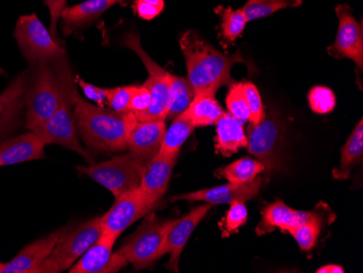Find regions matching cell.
I'll return each mask as SVG.
<instances>
[{"label":"cell","mask_w":363,"mask_h":273,"mask_svg":"<svg viewBox=\"0 0 363 273\" xmlns=\"http://www.w3.org/2000/svg\"><path fill=\"white\" fill-rule=\"evenodd\" d=\"M134 9H135L136 13L138 17L142 18L144 20H152L161 13L160 10L158 8L154 7V6L148 5V4L144 3L142 0H136L135 5H134Z\"/></svg>","instance_id":"ab89813d"},{"label":"cell","mask_w":363,"mask_h":273,"mask_svg":"<svg viewBox=\"0 0 363 273\" xmlns=\"http://www.w3.org/2000/svg\"><path fill=\"white\" fill-rule=\"evenodd\" d=\"M14 38L30 66L65 58V50L35 13L19 18L16 21Z\"/></svg>","instance_id":"52a82bcc"},{"label":"cell","mask_w":363,"mask_h":273,"mask_svg":"<svg viewBox=\"0 0 363 273\" xmlns=\"http://www.w3.org/2000/svg\"><path fill=\"white\" fill-rule=\"evenodd\" d=\"M101 233V217L93 218L70 229L61 230L52 255L40 266L38 272L69 270L99 240Z\"/></svg>","instance_id":"5b68a950"},{"label":"cell","mask_w":363,"mask_h":273,"mask_svg":"<svg viewBox=\"0 0 363 273\" xmlns=\"http://www.w3.org/2000/svg\"><path fill=\"white\" fill-rule=\"evenodd\" d=\"M144 3L148 4V5L154 6V7L158 8L160 11L164 9V1L163 0H142Z\"/></svg>","instance_id":"b9f144b4"},{"label":"cell","mask_w":363,"mask_h":273,"mask_svg":"<svg viewBox=\"0 0 363 273\" xmlns=\"http://www.w3.org/2000/svg\"><path fill=\"white\" fill-rule=\"evenodd\" d=\"M152 104V95L150 89L145 85L143 87H136L130 103V111L133 112L134 115H138L142 112L146 111Z\"/></svg>","instance_id":"8d00e7d4"},{"label":"cell","mask_w":363,"mask_h":273,"mask_svg":"<svg viewBox=\"0 0 363 273\" xmlns=\"http://www.w3.org/2000/svg\"><path fill=\"white\" fill-rule=\"evenodd\" d=\"M44 140L33 132L8 138L0 143V167L45 158Z\"/></svg>","instance_id":"44dd1931"},{"label":"cell","mask_w":363,"mask_h":273,"mask_svg":"<svg viewBox=\"0 0 363 273\" xmlns=\"http://www.w3.org/2000/svg\"><path fill=\"white\" fill-rule=\"evenodd\" d=\"M177 157L179 154H157L143 171L140 189L145 201L154 209L168 189Z\"/></svg>","instance_id":"9a60e30c"},{"label":"cell","mask_w":363,"mask_h":273,"mask_svg":"<svg viewBox=\"0 0 363 273\" xmlns=\"http://www.w3.org/2000/svg\"><path fill=\"white\" fill-rule=\"evenodd\" d=\"M4 262H0V269H1V267H3Z\"/></svg>","instance_id":"ee69618b"},{"label":"cell","mask_w":363,"mask_h":273,"mask_svg":"<svg viewBox=\"0 0 363 273\" xmlns=\"http://www.w3.org/2000/svg\"><path fill=\"white\" fill-rule=\"evenodd\" d=\"M172 121L168 131H166V134L163 136L159 155L179 154L182 146L184 145V143L196 128L184 112Z\"/></svg>","instance_id":"484cf974"},{"label":"cell","mask_w":363,"mask_h":273,"mask_svg":"<svg viewBox=\"0 0 363 273\" xmlns=\"http://www.w3.org/2000/svg\"><path fill=\"white\" fill-rule=\"evenodd\" d=\"M195 128L217 123L223 117V108L214 99V96L198 94L195 95L189 108L184 111Z\"/></svg>","instance_id":"cb8c5ba5"},{"label":"cell","mask_w":363,"mask_h":273,"mask_svg":"<svg viewBox=\"0 0 363 273\" xmlns=\"http://www.w3.org/2000/svg\"><path fill=\"white\" fill-rule=\"evenodd\" d=\"M179 46L186 62L187 79L195 95L214 96L220 87L230 84V70L238 62V56L222 54L191 30L181 36Z\"/></svg>","instance_id":"7a4b0ae2"},{"label":"cell","mask_w":363,"mask_h":273,"mask_svg":"<svg viewBox=\"0 0 363 273\" xmlns=\"http://www.w3.org/2000/svg\"><path fill=\"white\" fill-rule=\"evenodd\" d=\"M150 162L128 152L113 157L108 162L91 165L89 167H77V171L93 179L101 186L109 189L114 199L124 193L133 191L140 185L143 171Z\"/></svg>","instance_id":"8992f818"},{"label":"cell","mask_w":363,"mask_h":273,"mask_svg":"<svg viewBox=\"0 0 363 273\" xmlns=\"http://www.w3.org/2000/svg\"><path fill=\"white\" fill-rule=\"evenodd\" d=\"M226 106L232 117L244 126L250 121V108L247 105L242 83H234L226 96Z\"/></svg>","instance_id":"1f68e13d"},{"label":"cell","mask_w":363,"mask_h":273,"mask_svg":"<svg viewBox=\"0 0 363 273\" xmlns=\"http://www.w3.org/2000/svg\"><path fill=\"white\" fill-rule=\"evenodd\" d=\"M60 231H55L26 246L13 260L4 262L0 273H38L40 266L52 255L58 242Z\"/></svg>","instance_id":"d6986e66"},{"label":"cell","mask_w":363,"mask_h":273,"mask_svg":"<svg viewBox=\"0 0 363 273\" xmlns=\"http://www.w3.org/2000/svg\"><path fill=\"white\" fill-rule=\"evenodd\" d=\"M263 179L257 177L254 180L248 182L234 184L230 183L222 186L211 187V189H201V191H191L186 194H179L173 197V201H205L210 205H220V204H232L234 201H245L255 199L259 194Z\"/></svg>","instance_id":"2e32d148"},{"label":"cell","mask_w":363,"mask_h":273,"mask_svg":"<svg viewBox=\"0 0 363 273\" xmlns=\"http://www.w3.org/2000/svg\"><path fill=\"white\" fill-rule=\"evenodd\" d=\"M310 108L319 115H326L333 111L336 106L335 95L332 89L325 87H315L308 95Z\"/></svg>","instance_id":"d6a6232c"},{"label":"cell","mask_w":363,"mask_h":273,"mask_svg":"<svg viewBox=\"0 0 363 273\" xmlns=\"http://www.w3.org/2000/svg\"><path fill=\"white\" fill-rule=\"evenodd\" d=\"M324 219L325 217H321L289 230V233H291L301 250L308 252L315 247L323 227Z\"/></svg>","instance_id":"4dcf8cb0"},{"label":"cell","mask_w":363,"mask_h":273,"mask_svg":"<svg viewBox=\"0 0 363 273\" xmlns=\"http://www.w3.org/2000/svg\"><path fill=\"white\" fill-rule=\"evenodd\" d=\"M264 172V166L257 159H238L233 164L224 167L219 171L220 174L230 183L240 184L254 180L260 173Z\"/></svg>","instance_id":"83f0119b"},{"label":"cell","mask_w":363,"mask_h":273,"mask_svg":"<svg viewBox=\"0 0 363 273\" xmlns=\"http://www.w3.org/2000/svg\"><path fill=\"white\" fill-rule=\"evenodd\" d=\"M248 152L264 166L266 182L281 168L282 124L274 115L264 118L260 123L250 124L247 134Z\"/></svg>","instance_id":"30bf717a"},{"label":"cell","mask_w":363,"mask_h":273,"mask_svg":"<svg viewBox=\"0 0 363 273\" xmlns=\"http://www.w3.org/2000/svg\"><path fill=\"white\" fill-rule=\"evenodd\" d=\"M111 1L113 3V5H116V4L125 3L126 0H111Z\"/></svg>","instance_id":"7bdbcfd3"},{"label":"cell","mask_w":363,"mask_h":273,"mask_svg":"<svg viewBox=\"0 0 363 273\" xmlns=\"http://www.w3.org/2000/svg\"><path fill=\"white\" fill-rule=\"evenodd\" d=\"M219 12L222 17V35L228 42H235L242 35L248 22L244 12L242 9L230 8H219Z\"/></svg>","instance_id":"f546056e"},{"label":"cell","mask_w":363,"mask_h":273,"mask_svg":"<svg viewBox=\"0 0 363 273\" xmlns=\"http://www.w3.org/2000/svg\"><path fill=\"white\" fill-rule=\"evenodd\" d=\"M247 219H248V213L242 201H234L230 204V209L221 223L223 238H228L230 234L238 232V229L246 223Z\"/></svg>","instance_id":"836d02e7"},{"label":"cell","mask_w":363,"mask_h":273,"mask_svg":"<svg viewBox=\"0 0 363 273\" xmlns=\"http://www.w3.org/2000/svg\"><path fill=\"white\" fill-rule=\"evenodd\" d=\"M75 83L79 85L87 99L97 104V106L105 107V103L107 101V89H101V87H95V85L89 84L81 77H77Z\"/></svg>","instance_id":"74e56055"},{"label":"cell","mask_w":363,"mask_h":273,"mask_svg":"<svg viewBox=\"0 0 363 273\" xmlns=\"http://www.w3.org/2000/svg\"><path fill=\"white\" fill-rule=\"evenodd\" d=\"M123 46L134 50L146 67L148 79L145 87L150 89L152 104L146 111L135 115L138 121L163 120L166 121L170 108V73L158 66L140 46V36L130 33L124 38Z\"/></svg>","instance_id":"9c48e42d"},{"label":"cell","mask_w":363,"mask_h":273,"mask_svg":"<svg viewBox=\"0 0 363 273\" xmlns=\"http://www.w3.org/2000/svg\"><path fill=\"white\" fill-rule=\"evenodd\" d=\"M217 138L216 150L224 156H230L240 148L247 147L248 140L244 131V126L230 113H224L217 122Z\"/></svg>","instance_id":"603a6c76"},{"label":"cell","mask_w":363,"mask_h":273,"mask_svg":"<svg viewBox=\"0 0 363 273\" xmlns=\"http://www.w3.org/2000/svg\"><path fill=\"white\" fill-rule=\"evenodd\" d=\"M363 155V123L359 121L347 142L340 152V166L333 171V177L337 180L350 178L352 169L362 160Z\"/></svg>","instance_id":"d4e9b609"},{"label":"cell","mask_w":363,"mask_h":273,"mask_svg":"<svg viewBox=\"0 0 363 273\" xmlns=\"http://www.w3.org/2000/svg\"><path fill=\"white\" fill-rule=\"evenodd\" d=\"M54 65L61 85L60 105L52 113V117H49L44 123L30 132L38 134L46 145L57 144L67 150H73L84 157L89 164L93 165V156L89 154V150H85L79 144V138H77L74 111H72L77 91L75 89L74 81L71 77L68 63L65 62V58H63L61 60L55 61Z\"/></svg>","instance_id":"3957f363"},{"label":"cell","mask_w":363,"mask_h":273,"mask_svg":"<svg viewBox=\"0 0 363 273\" xmlns=\"http://www.w3.org/2000/svg\"><path fill=\"white\" fill-rule=\"evenodd\" d=\"M74 120L82 140L93 150L107 152L128 150V134L138 121L133 112H117L91 105L79 94L75 99Z\"/></svg>","instance_id":"6da1fadb"},{"label":"cell","mask_w":363,"mask_h":273,"mask_svg":"<svg viewBox=\"0 0 363 273\" xmlns=\"http://www.w3.org/2000/svg\"><path fill=\"white\" fill-rule=\"evenodd\" d=\"M136 87H116L107 89V103L110 109L117 112L130 111V103Z\"/></svg>","instance_id":"d590c367"},{"label":"cell","mask_w":363,"mask_h":273,"mask_svg":"<svg viewBox=\"0 0 363 273\" xmlns=\"http://www.w3.org/2000/svg\"><path fill=\"white\" fill-rule=\"evenodd\" d=\"M245 96H246L247 105L250 108V121L252 124L260 123L266 118V112L263 108L262 99L256 85L252 83H242Z\"/></svg>","instance_id":"e575fe53"},{"label":"cell","mask_w":363,"mask_h":273,"mask_svg":"<svg viewBox=\"0 0 363 273\" xmlns=\"http://www.w3.org/2000/svg\"><path fill=\"white\" fill-rule=\"evenodd\" d=\"M50 12V33L57 40V24L65 8L67 0H44Z\"/></svg>","instance_id":"f35d334b"},{"label":"cell","mask_w":363,"mask_h":273,"mask_svg":"<svg viewBox=\"0 0 363 273\" xmlns=\"http://www.w3.org/2000/svg\"><path fill=\"white\" fill-rule=\"evenodd\" d=\"M111 6V0H85L79 5L65 7L61 13L65 35L95 22Z\"/></svg>","instance_id":"7402d4cb"},{"label":"cell","mask_w":363,"mask_h":273,"mask_svg":"<svg viewBox=\"0 0 363 273\" xmlns=\"http://www.w3.org/2000/svg\"><path fill=\"white\" fill-rule=\"evenodd\" d=\"M154 208L145 201L140 187L124 193L116 199L109 211L101 216L103 235L117 240L120 234L125 231L130 224L144 216L148 215Z\"/></svg>","instance_id":"8fae6325"},{"label":"cell","mask_w":363,"mask_h":273,"mask_svg":"<svg viewBox=\"0 0 363 273\" xmlns=\"http://www.w3.org/2000/svg\"><path fill=\"white\" fill-rule=\"evenodd\" d=\"M317 273H344L345 270L342 267L338 264H326V266L321 267L315 271Z\"/></svg>","instance_id":"60d3db41"},{"label":"cell","mask_w":363,"mask_h":273,"mask_svg":"<svg viewBox=\"0 0 363 273\" xmlns=\"http://www.w3.org/2000/svg\"><path fill=\"white\" fill-rule=\"evenodd\" d=\"M303 0H247L242 8L247 21L262 19L285 8L298 7Z\"/></svg>","instance_id":"f1b7e54d"},{"label":"cell","mask_w":363,"mask_h":273,"mask_svg":"<svg viewBox=\"0 0 363 273\" xmlns=\"http://www.w3.org/2000/svg\"><path fill=\"white\" fill-rule=\"evenodd\" d=\"M164 134L166 121L163 120L136 121L128 134V148L132 154L150 162L160 150Z\"/></svg>","instance_id":"ffe728a7"},{"label":"cell","mask_w":363,"mask_h":273,"mask_svg":"<svg viewBox=\"0 0 363 273\" xmlns=\"http://www.w3.org/2000/svg\"><path fill=\"white\" fill-rule=\"evenodd\" d=\"M173 220H160L155 213L148 216L128 243L118 250L136 270H143L160 260L163 244Z\"/></svg>","instance_id":"ba28073f"},{"label":"cell","mask_w":363,"mask_h":273,"mask_svg":"<svg viewBox=\"0 0 363 273\" xmlns=\"http://www.w3.org/2000/svg\"><path fill=\"white\" fill-rule=\"evenodd\" d=\"M26 97V128L32 131L56 111L61 101V85L54 62L34 65Z\"/></svg>","instance_id":"277c9868"},{"label":"cell","mask_w":363,"mask_h":273,"mask_svg":"<svg viewBox=\"0 0 363 273\" xmlns=\"http://www.w3.org/2000/svg\"><path fill=\"white\" fill-rule=\"evenodd\" d=\"M340 24L335 43L328 47V54L337 59L348 58L359 68L363 66L362 26L352 16L350 8L340 5L336 8Z\"/></svg>","instance_id":"7c38bea8"},{"label":"cell","mask_w":363,"mask_h":273,"mask_svg":"<svg viewBox=\"0 0 363 273\" xmlns=\"http://www.w3.org/2000/svg\"><path fill=\"white\" fill-rule=\"evenodd\" d=\"M28 79L30 72L23 71L0 94V138L11 133L21 123Z\"/></svg>","instance_id":"4fadbf2b"},{"label":"cell","mask_w":363,"mask_h":273,"mask_svg":"<svg viewBox=\"0 0 363 273\" xmlns=\"http://www.w3.org/2000/svg\"><path fill=\"white\" fill-rule=\"evenodd\" d=\"M211 206L210 204L198 206L184 217L173 220L162 247L163 256L170 254V260L166 266L167 269L173 272H179V256L184 250L194 230L207 215Z\"/></svg>","instance_id":"5bb4252c"},{"label":"cell","mask_w":363,"mask_h":273,"mask_svg":"<svg viewBox=\"0 0 363 273\" xmlns=\"http://www.w3.org/2000/svg\"><path fill=\"white\" fill-rule=\"evenodd\" d=\"M116 240L101 234L99 240L73 264L70 273H112L126 266L128 262L119 252H112Z\"/></svg>","instance_id":"e0dca14e"},{"label":"cell","mask_w":363,"mask_h":273,"mask_svg":"<svg viewBox=\"0 0 363 273\" xmlns=\"http://www.w3.org/2000/svg\"><path fill=\"white\" fill-rule=\"evenodd\" d=\"M170 108L167 120H173L189 108L195 97V91L189 79L170 73Z\"/></svg>","instance_id":"4316f807"},{"label":"cell","mask_w":363,"mask_h":273,"mask_svg":"<svg viewBox=\"0 0 363 273\" xmlns=\"http://www.w3.org/2000/svg\"><path fill=\"white\" fill-rule=\"evenodd\" d=\"M321 217H325L321 209H315L312 211H296V209L285 205L283 201H277L267 206L261 211V221L257 227L256 232L259 236L270 233L275 229L289 232L293 228L298 227L301 224L313 221V220L319 219Z\"/></svg>","instance_id":"ac0fdd59"}]
</instances>
